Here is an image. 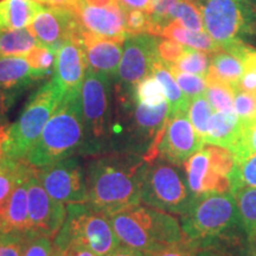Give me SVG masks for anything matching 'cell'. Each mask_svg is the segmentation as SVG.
<instances>
[{"label":"cell","instance_id":"cell-48","mask_svg":"<svg viewBox=\"0 0 256 256\" xmlns=\"http://www.w3.org/2000/svg\"><path fill=\"white\" fill-rule=\"evenodd\" d=\"M118 2L126 10H142L147 14H152L153 2L152 0H118Z\"/></svg>","mask_w":256,"mask_h":256},{"label":"cell","instance_id":"cell-24","mask_svg":"<svg viewBox=\"0 0 256 256\" xmlns=\"http://www.w3.org/2000/svg\"><path fill=\"white\" fill-rule=\"evenodd\" d=\"M156 36L170 38L191 49L200 50L208 54H214L220 50V48L206 31L190 30L184 28L178 20H172L162 26Z\"/></svg>","mask_w":256,"mask_h":256},{"label":"cell","instance_id":"cell-34","mask_svg":"<svg viewBox=\"0 0 256 256\" xmlns=\"http://www.w3.org/2000/svg\"><path fill=\"white\" fill-rule=\"evenodd\" d=\"M133 98L134 101L148 106V107H156L166 101L164 89L153 75L138 83L134 88Z\"/></svg>","mask_w":256,"mask_h":256},{"label":"cell","instance_id":"cell-35","mask_svg":"<svg viewBox=\"0 0 256 256\" xmlns=\"http://www.w3.org/2000/svg\"><path fill=\"white\" fill-rule=\"evenodd\" d=\"M182 72L194 74L206 78L211 66V56L204 51L188 48L184 55L176 64H172Z\"/></svg>","mask_w":256,"mask_h":256},{"label":"cell","instance_id":"cell-47","mask_svg":"<svg viewBox=\"0 0 256 256\" xmlns=\"http://www.w3.org/2000/svg\"><path fill=\"white\" fill-rule=\"evenodd\" d=\"M197 256H246V252L211 246V247L200 248L197 252Z\"/></svg>","mask_w":256,"mask_h":256},{"label":"cell","instance_id":"cell-51","mask_svg":"<svg viewBox=\"0 0 256 256\" xmlns=\"http://www.w3.org/2000/svg\"><path fill=\"white\" fill-rule=\"evenodd\" d=\"M60 252L62 254V256H100L96 254V252L89 250L87 248L78 247V246H72V247L63 249Z\"/></svg>","mask_w":256,"mask_h":256},{"label":"cell","instance_id":"cell-32","mask_svg":"<svg viewBox=\"0 0 256 256\" xmlns=\"http://www.w3.org/2000/svg\"><path fill=\"white\" fill-rule=\"evenodd\" d=\"M212 110V106L208 101L206 95H200L192 98L190 104H188V116L198 136L204 140V144H206V136L208 133V124H209L211 115L214 114Z\"/></svg>","mask_w":256,"mask_h":256},{"label":"cell","instance_id":"cell-52","mask_svg":"<svg viewBox=\"0 0 256 256\" xmlns=\"http://www.w3.org/2000/svg\"><path fill=\"white\" fill-rule=\"evenodd\" d=\"M82 0H49V5L60 6V8H66L70 10H75L80 5Z\"/></svg>","mask_w":256,"mask_h":256},{"label":"cell","instance_id":"cell-41","mask_svg":"<svg viewBox=\"0 0 256 256\" xmlns=\"http://www.w3.org/2000/svg\"><path fill=\"white\" fill-rule=\"evenodd\" d=\"M241 136L232 153L235 162H240L252 154H256V121L249 124H242Z\"/></svg>","mask_w":256,"mask_h":256},{"label":"cell","instance_id":"cell-5","mask_svg":"<svg viewBox=\"0 0 256 256\" xmlns=\"http://www.w3.org/2000/svg\"><path fill=\"white\" fill-rule=\"evenodd\" d=\"M120 244L110 215L89 203L68 204L66 217L54 240L55 250L78 246L108 256Z\"/></svg>","mask_w":256,"mask_h":256},{"label":"cell","instance_id":"cell-6","mask_svg":"<svg viewBox=\"0 0 256 256\" xmlns=\"http://www.w3.org/2000/svg\"><path fill=\"white\" fill-rule=\"evenodd\" d=\"M178 165L156 158L142 165L140 171V198L147 206L183 216L194 194Z\"/></svg>","mask_w":256,"mask_h":256},{"label":"cell","instance_id":"cell-55","mask_svg":"<svg viewBox=\"0 0 256 256\" xmlns=\"http://www.w3.org/2000/svg\"><path fill=\"white\" fill-rule=\"evenodd\" d=\"M8 126H6L5 124H0V150L2 148V145L8 139Z\"/></svg>","mask_w":256,"mask_h":256},{"label":"cell","instance_id":"cell-18","mask_svg":"<svg viewBox=\"0 0 256 256\" xmlns=\"http://www.w3.org/2000/svg\"><path fill=\"white\" fill-rule=\"evenodd\" d=\"M36 168L26 162L19 176L17 184L12 191L4 209L0 214V232L18 234L26 236L28 232V179Z\"/></svg>","mask_w":256,"mask_h":256},{"label":"cell","instance_id":"cell-30","mask_svg":"<svg viewBox=\"0 0 256 256\" xmlns=\"http://www.w3.org/2000/svg\"><path fill=\"white\" fill-rule=\"evenodd\" d=\"M202 6L203 4L200 0H178L177 4L170 11L166 24L172 20H178L184 28L190 30L206 31Z\"/></svg>","mask_w":256,"mask_h":256},{"label":"cell","instance_id":"cell-37","mask_svg":"<svg viewBox=\"0 0 256 256\" xmlns=\"http://www.w3.org/2000/svg\"><path fill=\"white\" fill-rule=\"evenodd\" d=\"M171 70L172 75L174 76L176 81H177L179 88L184 92L188 100L197 98V96L204 95L206 90V78L200 75H194V74L182 72L176 68L174 66H168Z\"/></svg>","mask_w":256,"mask_h":256},{"label":"cell","instance_id":"cell-14","mask_svg":"<svg viewBox=\"0 0 256 256\" xmlns=\"http://www.w3.org/2000/svg\"><path fill=\"white\" fill-rule=\"evenodd\" d=\"M74 12L83 30L119 40L130 36L126 28V10L119 2L110 6H92L82 0Z\"/></svg>","mask_w":256,"mask_h":256},{"label":"cell","instance_id":"cell-54","mask_svg":"<svg viewBox=\"0 0 256 256\" xmlns=\"http://www.w3.org/2000/svg\"><path fill=\"white\" fill-rule=\"evenodd\" d=\"M84 2L92 6H110L116 4L118 0H84Z\"/></svg>","mask_w":256,"mask_h":256},{"label":"cell","instance_id":"cell-29","mask_svg":"<svg viewBox=\"0 0 256 256\" xmlns=\"http://www.w3.org/2000/svg\"><path fill=\"white\" fill-rule=\"evenodd\" d=\"M185 172L188 188L194 197L203 194L204 182L210 170L209 156L206 150L202 147L200 151L194 153L186 162H184Z\"/></svg>","mask_w":256,"mask_h":256},{"label":"cell","instance_id":"cell-10","mask_svg":"<svg viewBox=\"0 0 256 256\" xmlns=\"http://www.w3.org/2000/svg\"><path fill=\"white\" fill-rule=\"evenodd\" d=\"M28 232L55 240L66 217V206L48 194L34 168L28 179Z\"/></svg>","mask_w":256,"mask_h":256},{"label":"cell","instance_id":"cell-50","mask_svg":"<svg viewBox=\"0 0 256 256\" xmlns=\"http://www.w3.org/2000/svg\"><path fill=\"white\" fill-rule=\"evenodd\" d=\"M108 256H147V254L145 252L127 247V246H124L120 243Z\"/></svg>","mask_w":256,"mask_h":256},{"label":"cell","instance_id":"cell-19","mask_svg":"<svg viewBox=\"0 0 256 256\" xmlns=\"http://www.w3.org/2000/svg\"><path fill=\"white\" fill-rule=\"evenodd\" d=\"M168 115L170 106L168 100L156 107H148L134 101L133 127L130 128V133H133V136L139 139V142L144 140H152L153 144L165 127Z\"/></svg>","mask_w":256,"mask_h":256},{"label":"cell","instance_id":"cell-25","mask_svg":"<svg viewBox=\"0 0 256 256\" xmlns=\"http://www.w3.org/2000/svg\"><path fill=\"white\" fill-rule=\"evenodd\" d=\"M242 75L243 63L236 55L224 50H220L211 55V66L206 76L226 83L236 92Z\"/></svg>","mask_w":256,"mask_h":256},{"label":"cell","instance_id":"cell-15","mask_svg":"<svg viewBox=\"0 0 256 256\" xmlns=\"http://www.w3.org/2000/svg\"><path fill=\"white\" fill-rule=\"evenodd\" d=\"M88 63L80 38H72L60 46L56 52L54 78L58 83L64 95L80 92Z\"/></svg>","mask_w":256,"mask_h":256},{"label":"cell","instance_id":"cell-33","mask_svg":"<svg viewBox=\"0 0 256 256\" xmlns=\"http://www.w3.org/2000/svg\"><path fill=\"white\" fill-rule=\"evenodd\" d=\"M25 164H26V160L14 162L6 156L4 158V164L0 170V214L11 196Z\"/></svg>","mask_w":256,"mask_h":256},{"label":"cell","instance_id":"cell-58","mask_svg":"<svg viewBox=\"0 0 256 256\" xmlns=\"http://www.w3.org/2000/svg\"><path fill=\"white\" fill-rule=\"evenodd\" d=\"M52 256H62V254H60V252H57V250H54V254H52Z\"/></svg>","mask_w":256,"mask_h":256},{"label":"cell","instance_id":"cell-26","mask_svg":"<svg viewBox=\"0 0 256 256\" xmlns=\"http://www.w3.org/2000/svg\"><path fill=\"white\" fill-rule=\"evenodd\" d=\"M152 75L158 80L162 89H164L165 98L170 106V114H174L177 112H186L188 113L190 100L179 88L178 83L168 66L159 58L156 60L154 66H153Z\"/></svg>","mask_w":256,"mask_h":256},{"label":"cell","instance_id":"cell-22","mask_svg":"<svg viewBox=\"0 0 256 256\" xmlns=\"http://www.w3.org/2000/svg\"><path fill=\"white\" fill-rule=\"evenodd\" d=\"M43 8L34 0H0V31L28 28Z\"/></svg>","mask_w":256,"mask_h":256},{"label":"cell","instance_id":"cell-17","mask_svg":"<svg viewBox=\"0 0 256 256\" xmlns=\"http://www.w3.org/2000/svg\"><path fill=\"white\" fill-rule=\"evenodd\" d=\"M130 210L142 223L147 235L154 243L156 249L180 242L186 238L180 223L168 212L151 206H142V204L130 206Z\"/></svg>","mask_w":256,"mask_h":256},{"label":"cell","instance_id":"cell-12","mask_svg":"<svg viewBox=\"0 0 256 256\" xmlns=\"http://www.w3.org/2000/svg\"><path fill=\"white\" fill-rule=\"evenodd\" d=\"M203 145L204 140L194 130L186 112H177L170 114L166 121L158 146V158L179 166Z\"/></svg>","mask_w":256,"mask_h":256},{"label":"cell","instance_id":"cell-8","mask_svg":"<svg viewBox=\"0 0 256 256\" xmlns=\"http://www.w3.org/2000/svg\"><path fill=\"white\" fill-rule=\"evenodd\" d=\"M112 80L104 74L89 69L81 87L83 119L87 146L100 150L112 136Z\"/></svg>","mask_w":256,"mask_h":256},{"label":"cell","instance_id":"cell-9","mask_svg":"<svg viewBox=\"0 0 256 256\" xmlns=\"http://www.w3.org/2000/svg\"><path fill=\"white\" fill-rule=\"evenodd\" d=\"M36 170L42 185L56 200L66 206L88 202L86 172L76 158L69 156Z\"/></svg>","mask_w":256,"mask_h":256},{"label":"cell","instance_id":"cell-40","mask_svg":"<svg viewBox=\"0 0 256 256\" xmlns=\"http://www.w3.org/2000/svg\"><path fill=\"white\" fill-rule=\"evenodd\" d=\"M234 112L240 122L249 124L256 121V95L238 89L234 94Z\"/></svg>","mask_w":256,"mask_h":256},{"label":"cell","instance_id":"cell-42","mask_svg":"<svg viewBox=\"0 0 256 256\" xmlns=\"http://www.w3.org/2000/svg\"><path fill=\"white\" fill-rule=\"evenodd\" d=\"M186 49L188 46L174 40L156 36V55L166 66H172V64L177 63Z\"/></svg>","mask_w":256,"mask_h":256},{"label":"cell","instance_id":"cell-4","mask_svg":"<svg viewBox=\"0 0 256 256\" xmlns=\"http://www.w3.org/2000/svg\"><path fill=\"white\" fill-rule=\"evenodd\" d=\"M63 96V90L52 78L28 98L17 121L8 126V139L2 148L6 158L14 162L26 160Z\"/></svg>","mask_w":256,"mask_h":256},{"label":"cell","instance_id":"cell-13","mask_svg":"<svg viewBox=\"0 0 256 256\" xmlns=\"http://www.w3.org/2000/svg\"><path fill=\"white\" fill-rule=\"evenodd\" d=\"M28 28L42 46L57 50L64 42L80 38L82 28L75 12L70 8L51 6L44 8Z\"/></svg>","mask_w":256,"mask_h":256},{"label":"cell","instance_id":"cell-16","mask_svg":"<svg viewBox=\"0 0 256 256\" xmlns=\"http://www.w3.org/2000/svg\"><path fill=\"white\" fill-rule=\"evenodd\" d=\"M80 42L84 50L89 69L110 78H118L124 40L101 37L82 28Z\"/></svg>","mask_w":256,"mask_h":256},{"label":"cell","instance_id":"cell-31","mask_svg":"<svg viewBox=\"0 0 256 256\" xmlns=\"http://www.w3.org/2000/svg\"><path fill=\"white\" fill-rule=\"evenodd\" d=\"M206 95L208 101L212 106L216 112H226L234 113V94L235 90L226 83L206 76Z\"/></svg>","mask_w":256,"mask_h":256},{"label":"cell","instance_id":"cell-2","mask_svg":"<svg viewBox=\"0 0 256 256\" xmlns=\"http://www.w3.org/2000/svg\"><path fill=\"white\" fill-rule=\"evenodd\" d=\"M87 146L81 92L66 94L51 115L26 162L36 168L69 158Z\"/></svg>","mask_w":256,"mask_h":256},{"label":"cell","instance_id":"cell-7","mask_svg":"<svg viewBox=\"0 0 256 256\" xmlns=\"http://www.w3.org/2000/svg\"><path fill=\"white\" fill-rule=\"evenodd\" d=\"M202 12L204 30L220 50L243 42L256 24V10L250 0H204Z\"/></svg>","mask_w":256,"mask_h":256},{"label":"cell","instance_id":"cell-46","mask_svg":"<svg viewBox=\"0 0 256 256\" xmlns=\"http://www.w3.org/2000/svg\"><path fill=\"white\" fill-rule=\"evenodd\" d=\"M26 236L0 232V256H23Z\"/></svg>","mask_w":256,"mask_h":256},{"label":"cell","instance_id":"cell-43","mask_svg":"<svg viewBox=\"0 0 256 256\" xmlns=\"http://www.w3.org/2000/svg\"><path fill=\"white\" fill-rule=\"evenodd\" d=\"M126 28L128 34H151L152 17L142 10H130L126 11Z\"/></svg>","mask_w":256,"mask_h":256},{"label":"cell","instance_id":"cell-1","mask_svg":"<svg viewBox=\"0 0 256 256\" xmlns=\"http://www.w3.org/2000/svg\"><path fill=\"white\" fill-rule=\"evenodd\" d=\"M144 164V156L134 152L108 153L90 160L84 171L87 203L108 215L139 206Z\"/></svg>","mask_w":256,"mask_h":256},{"label":"cell","instance_id":"cell-20","mask_svg":"<svg viewBox=\"0 0 256 256\" xmlns=\"http://www.w3.org/2000/svg\"><path fill=\"white\" fill-rule=\"evenodd\" d=\"M110 218L115 235L121 244L145 252L154 250V243L130 208L110 214Z\"/></svg>","mask_w":256,"mask_h":256},{"label":"cell","instance_id":"cell-39","mask_svg":"<svg viewBox=\"0 0 256 256\" xmlns=\"http://www.w3.org/2000/svg\"><path fill=\"white\" fill-rule=\"evenodd\" d=\"M203 148L209 156L210 168L217 174L229 177L235 165V158L232 151L226 147L212 145V144H204Z\"/></svg>","mask_w":256,"mask_h":256},{"label":"cell","instance_id":"cell-49","mask_svg":"<svg viewBox=\"0 0 256 256\" xmlns=\"http://www.w3.org/2000/svg\"><path fill=\"white\" fill-rule=\"evenodd\" d=\"M17 95L16 92H6L0 89V124H6V113L11 107L14 98Z\"/></svg>","mask_w":256,"mask_h":256},{"label":"cell","instance_id":"cell-11","mask_svg":"<svg viewBox=\"0 0 256 256\" xmlns=\"http://www.w3.org/2000/svg\"><path fill=\"white\" fill-rule=\"evenodd\" d=\"M156 60V36L136 34L124 40L122 58L118 72V80L124 95L132 96L138 83L152 75Z\"/></svg>","mask_w":256,"mask_h":256},{"label":"cell","instance_id":"cell-57","mask_svg":"<svg viewBox=\"0 0 256 256\" xmlns=\"http://www.w3.org/2000/svg\"><path fill=\"white\" fill-rule=\"evenodd\" d=\"M34 2H40V4H46V5H49V0H34Z\"/></svg>","mask_w":256,"mask_h":256},{"label":"cell","instance_id":"cell-53","mask_svg":"<svg viewBox=\"0 0 256 256\" xmlns=\"http://www.w3.org/2000/svg\"><path fill=\"white\" fill-rule=\"evenodd\" d=\"M246 256H256V235H254L250 238H248Z\"/></svg>","mask_w":256,"mask_h":256},{"label":"cell","instance_id":"cell-3","mask_svg":"<svg viewBox=\"0 0 256 256\" xmlns=\"http://www.w3.org/2000/svg\"><path fill=\"white\" fill-rule=\"evenodd\" d=\"M180 226L185 238L194 241L200 249L243 230L238 203L232 191L194 197L186 214L182 216Z\"/></svg>","mask_w":256,"mask_h":256},{"label":"cell","instance_id":"cell-44","mask_svg":"<svg viewBox=\"0 0 256 256\" xmlns=\"http://www.w3.org/2000/svg\"><path fill=\"white\" fill-rule=\"evenodd\" d=\"M200 250L198 246L191 240L185 238L183 241L164 246L156 250L146 252L147 256H197Z\"/></svg>","mask_w":256,"mask_h":256},{"label":"cell","instance_id":"cell-59","mask_svg":"<svg viewBox=\"0 0 256 256\" xmlns=\"http://www.w3.org/2000/svg\"><path fill=\"white\" fill-rule=\"evenodd\" d=\"M250 2L252 4V6H254V8L256 10V0H250Z\"/></svg>","mask_w":256,"mask_h":256},{"label":"cell","instance_id":"cell-56","mask_svg":"<svg viewBox=\"0 0 256 256\" xmlns=\"http://www.w3.org/2000/svg\"><path fill=\"white\" fill-rule=\"evenodd\" d=\"M4 154H2V150H0V170H2V164H4Z\"/></svg>","mask_w":256,"mask_h":256},{"label":"cell","instance_id":"cell-23","mask_svg":"<svg viewBox=\"0 0 256 256\" xmlns=\"http://www.w3.org/2000/svg\"><path fill=\"white\" fill-rule=\"evenodd\" d=\"M241 122L235 112H216L211 115L208 124L206 144L226 147L232 151L241 136Z\"/></svg>","mask_w":256,"mask_h":256},{"label":"cell","instance_id":"cell-38","mask_svg":"<svg viewBox=\"0 0 256 256\" xmlns=\"http://www.w3.org/2000/svg\"><path fill=\"white\" fill-rule=\"evenodd\" d=\"M57 50L51 49L46 46H37L28 54L26 60L30 63L31 68L36 72L42 78H46L51 72L56 64Z\"/></svg>","mask_w":256,"mask_h":256},{"label":"cell","instance_id":"cell-45","mask_svg":"<svg viewBox=\"0 0 256 256\" xmlns=\"http://www.w3.org/2000/svg\"><path fill=\"white\" fill-rule=\"evenodd\" d=\"M54 250L52 238L43 235L26 236L23 256H52Z\"/></svg>","mask_w":256,"mask_h":256},{"label":"cell","instance_id":"cell-36","mask_svg":"<svg viewBox=\"0 0 256 256\" xmlns=\"http://www.w3.org/2000/svg\"><path fill=\"white\" fill-rule=\"evenodd\" d=\"M229 180L232 191L241 186L256 188V154L235 162Z\"/></svg>","mask_w":256,"mask_h":256},{"label":"cell","instance_id":"cell-21","mask_svg":"<svg viewBox=\"0 0 256 256\" xmlns=\"http://www.w3.org/2000/svg\"><path fill=\"white\" fill-rule=\"evenodd\" d=\"M43 80L31 68L25 56L0 57V89L18 94Z\"/></svg>","mask_w":256,"mask_h":256},{"label":"cell","instance_id":"cell-28","mask_svg":"<svg viewBox=\"0 0 256 256\" xmlns=\"http://www.w3.org/2000/svg\"><path fill=\"white\" fill-rule=\"evenodd\" d=\"M238 203L242 228L247 238L256 235V188L241 186L232 191Z\"/></svg>","mask_w":256,"mask_h":256},{"label":"cell","instance_id":"cell-27","mask_svg":"<svg viewBox=\"0 0 256 256\" xmlns=\"http://www.w3.org/2000/svg\"><path fill=\"white\" fill-rule=\"evenodd\" d=\"M40 42L28 28L0 31V57L26 56Z\"/></svg>","mask_w":256,"mask_h":256}]
</instances>
